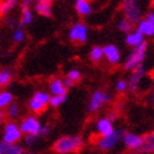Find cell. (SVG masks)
Masks as SVG:
<instances>
[{"label":"cell","instance_id":"obj_1","mask_svg":"<svg viewBox=\"0 0 154 154\" xmlns=\"http://www.w3.org/2000/svg\"><path fill=\"white\" fill-rule=\"evenodd\" d=\"M84 147V142L78 135H65L54 142L51 150L55 154L79 153Z\"/></svg>","mask_w":154,"mask_h":154},{"label":"cell","instance_id":"obj_2","mask_svg":"<svg viewBox=\"0 0 154 154\" xmlns=\"http://www.w3.org/2000/svg\"><path fill=\"white\" fill-rule=\"evenodd\" d=\"M147 48H148V44L145 42H143L140 45H138V47L133 48V50L130 51V54L124 61V64H123L125 70H133L137 66L143 65V61L145 59V54H147Z\"/></svg>","mask_w":154,"mask_h":154},{"label":"cell","instance_id":"obj_3","mask_svg":"<svg viewBox=\"0 0 154 154\" xmlns=\"http://www.w3.org/2000/svg\"><path fill=\"white\" fill-rule=\"evenodd\" d=\"M122 135H123V133L120 130H114L113 134L108 135V137H99L98 134H94L90 138V142L93 143L97 148L105 152V150L113 149L115 145H117V143L119 142Z\"/></svg>","mask_w":154,"mask_h":154},{"label":"cell","instance_id":"obj_4","mask_svg":"<svg viewBox=\"0 0 154 154\" xmlns=\"http://www.w3.org/2000/svg\"><path fill=\"white\" fill-rule=\"evenodd\" d=\"M122 10L124 19L130 23H138L140 19V6L139 0H122Z\"/></svg>","mask_w":154,"mask_h":154},{"label":"cell","instance_id":"obj_5","mask_svg":"<svg viewBox=\"0 0 154 154\" xmlns=\"http://www.w3.org/2000/svg\"><path fill=\"white\" fill-rule=\"evenodd\" d=\"M69 40L74 44H84L88 40V26L84 23H75L69 29Z\"/></svg>","mask_w":154,"mask_h":154},{"label":"cell","instance_id":"obj_6","mask_svg":"<svg viewBox=\"0 0 154 154\" xmlns=\"http://www.w3.org/2000/svg\"><path fill=\"white\" fill-rule=\"evenodd\" d=\"M110 100V95L104 90L98 89L95 90L90 97V100L88 104V112L89 113H95L98 112L103 105H105Z\"/></svg>","mask_w":154,"mask_h":154},{"label":"cell","instance_id":"obj_7","mask_svg":"<svg viewBox=\"0 0 154 154\" xmlns=\"http://www.w3.org/2000/svg\"><path fill=\"white\" fill-rule=\"evenodd\" d=\"M42 128V124L38 120L36 117L34 115H29V117H25L24 119L21 120L20 125H19V129L21 134H32V135H38L39 130ZM39 138V137H38Z\"/></svg>","mask_w":154,"mask_h":154},{"label":"cell","instance_id":"obj_8","mask_svg":"<svg viewBox=\"0 0 154 154\" xmlns=\"http://www.w3.org/2000/svg\"><path fill=\"white\" fill-rule=\"evenodd\" d=\"M20 139H21V132H20L18 124L14 122H8L4 128L3 142L8 143V144H15Z\"/></svg>","mask_w":154,"mask_h":154},{"label":"cell","instance_id":"obj_9","mask_svg":"<svg viewBox=\"0 0 154 154\" xmlns=\"http://www.w3.org/2000/svg\"><path fill=\"white\" fill-rule=\"evenodd\" d=\"M137 29L143 34V36L154 35V11H148L145 17L139 19L137 23Z\"/></svg>","mask_w":154,"mask_h":154},{"label":"cell","instance_id":"obj_10","mask_svg":"<svg viewBox=\"0 0 154 154\" xmlns=\"http://www.w3.org/2000/svg\"><path fill=\"white\" fill-rule=\"evenodd\" d=\"M144 75H145V70H144L143 65L137 66L135 69L132 70V74H130V76H129V80L127 82L128 90L130 91V93H137L138 91L139 85H140V82H142Z\"/></svg>","mask_w":154,"mask_h":154},{"label":"cell","instance_id":"obj_11","mask_svg":"<svg viewBox=\"0 0 154 154\" xmlns=\"http://www.w3.org/2000/svg\"><path fill=\"white\" fill-rule=\"evenodd\" d=\"M103 48V57L106 59V61L112 65L118 64L120 61V50L117 45L114 44H106Z\"/></svg>","mask_w":154,"mask_h":154},{"label":"cell","instance_id":"obj_12","mask_svg":"<svg viewBox=\"0 0 154 154\" xmlns=\"http://www.w3.org/2000/svg\"><path fill=\"white\" fill-rule=\"evenodd\" d=\"M53 4L54 0H35L34 11L44 18H50L53 15Z\"/></svg>","mask_w":154,"mask_h":154},{"label":"cell","instance_id":"obj_13","mask_svg":"<svg viewBox=\"0 0 154 154\" xmlns=\"http://www.w3.org/2000/svg\"><path fill=\"white\" fill-rule=\"evenodd\" d=\"M134 153H139V154H149L154 153V130L152 132L145 133L142 137V144L138 150Z\"/></svg>","mask_w":154,"mask_h":154},{"label":"cell","instance_id":"obj_14","mask_svg":"<svg viewBox=\"0 0 154 154\" xmlns=\"http://www.w3.org/2000/svg\"><path fill=\"white\" fill-rule=\"evenodd\" d=\"M123 142H124V145L128 149H130L132 152H135L139 149L142 144V137L137 135L134 133H130V132H125V133H123Z\"/></svg>","mask_w":154,"mask_h":154},{"label":"cell","instance_id":"obj_15","mask_svg":"<svg viewBox=\"0 0 154 154\" xmlns=\"http://www.w3.org/2000/svg\"><path fill=\"white\" fill-rule=\"evenodd\" d=\"M114 127H113V123L106 119V118H100L97 122V132L99 137H108L113 134L114 132Z\"/></svg>","mask_w":154,"mask_h":154},{"label":"cell","instance_id":"obj_16","mask_svg":"<svg viewBox=\"0 0 154 154\" xmlns=\"http://www.w3.org/2000/svg\"><path fill=\"white\" fill-rule=\"evenodd\" d=\"M49 90L51 95H66L68 93V89L63 84V79L60 78H53L49 82Z\"/></svg>","mask_w":154,"mask_h":154},{"label":"cell","instance_id":"obj_17","mask_svg":"<svg viewBox=\"0 0 154 154\" xmlns=\"http://www.w3.org/2000/svg\"><path fill=\"white\" fill-rule=\"evenodd\" d=\"M143 42H144V36L137 28L133 29L130 33H128L125 36V44L128 47H132V48H135L138 45H140Z\"/></svg>","mask_w":154,"mask_h":154},{"label":"cell","instance_id":"obj_18","mask_svg":"<svg viewBox=\"0 0 154 154\" xmlns=\"http://www.w3.org/2000/svg\"><path fill=\"white\" fill-rule=\"evenodd\" d=\"M74 8H75L76 14H78L79 17H82V18L88 17V15H90L91 11H93L89 0H75Z\"/></svg>","mask_w":154,"mask_h":154},{"label":"cell","instance_id":"obj_19","mask_svg":"<svg viewBox=\"0 0 154 154\" xmlns=\"http://www.w3.org/2000/svg\"><path fill=\"white\" fill-rule=\"evenodd\" d=\"M24 149L17 144H8L5 142L0 143V154H23Z\"/></svg>","mask_w":154,"mask_h":154},{"label":"cell","instance_id":"obj_20","mask_svg":"<svg viewBox=\"0 0 154 154\" xmlns=\"http://www.w3.org/2000/svg\"><path fill=\"white\" fill-rule=\"evenodd\" d=\"M19 4V0H0V17H6L15 6Z\"/></svg>","mask_w":154,"mask_h":154},{"label":"cell","instance_id":"obj_21","mask_svg":"<svg viewBox=\"0 0 154 154\" xmlns=\"http://www.w3.org/2000/svg\"><path fill=\"white\" fill-rule=\"evenodd\" d=\"M47 104H44V103H42V102H39V100H36V99H34V98H32L29 100V103H28V108H29V110L32 112L33 114H35V115H39V114H43L45 110H47Z\"/></svg>","mask_w":154,"mask_h":154},{"label":"cell","instance_id":"obj_22","mask_svg":"<svg viewBox=\"0 0 154 154\" xmlns=\"http://www.w3.org/2000/svg\"><path fill=\"white\" fill-rule=\"evenodd\" d=\"M34 20V13L32 9H24L21 10V14H20V20H19V26L20 29H23L24 26L32 24Z\"/></svg>","mask_w":154,"mask_h":154},{"label":"cell","instance_id":"obj_23","mask_svg":"<svg viewBox=\"0 0 154 154\" xmlns=\"http://www.w3.org/2000/svg\"><path fill=\"white\" fill-rule=\"evenodd\" d=\"M89 59L91 63H94V64L100 63L103 59V48L99 47V45H94L89 51Z\"/></svg>","mask_w":154,"mask_h":154},{"label":"cell","instance_id":"obj_24","mask_svg":"<svg viewBox=\"0 0 154 154\" xmlns=\"http://www.w3.org/2000/svg\"><path fill=\"white\" fill-rule=\"evenodd\" d=\"M13 80V72L10 69H2L0 70V87H8Z\"/></svg>","mask_w":154,"mask_h":154},{"label":"cell","instance_id":"obj_25","mask_svg":"<svg viewBox=\"0 0 154 154\" xmlns=\"http://www.w3.org/2000/svg\"><path fill=\"white\" fill-rule=\"evenodd\" d=\"M13 103V94L8 90H2L0 91V109L8 108Z\"/></svg>","mask_w":154,"mask_h":154},{"label":"cell","instance_id":"obj_26","mask_svg":"<svg viewBox=\"0 0 154 154\" xmlns=\"http://www.w3.org/2000/svg\"><path fill=\"white\" fill-rule=\"evenodd\" d=\"M19 112H20V106L18 103H11L6 109V117L10 118V119H15L19 115Z\"/></svg>","mask_w":154,"mask_h":154},{"label":"cell","instance_id":"obj_27","mask_svg":"<svg viewBox=\"0 0 154 154\" xmlns=\"http://www.w3.org/2000/svg\"><path fill=\"white\" fill-rule=\"evenodd\" d=\"M118 30L122 33H124V34H128L133 30V23H130L127 19H122L118 23Z\"/></svg>","mask_w":154,"mask_h":154},{"label":"cell","instance_id":"obj_28","mask_svg":"<svg viewBox=\"0 0 154 154\" xmlns=\"http://www.w3.org/2000/svg\"><path fill=\"white\" fill-rule=\"evenodd\" d=\"M33 98L36 99V100H39L44 104H47L49 105V100H50V94L47 93V91H35V93L33 94Z\"/></svg>","mask_w":154,"mask_h":154},{"label":"cell","instance_id":"obj_29","mask_svg":"<svg viewBox=\"0 0 154 154\" xmlns=\"http://www.w3.org/2000/svg\"><path fill=\"white\" fill-rule=\"evenodd\" d=\"M66 100V95H50V100L49 105L53 108H58Z\"/></svg>","mask_w":154,"mask_h":154},{"label":"cell","instance_id":"obj_30","mask_svg":"<svg viewBox=\"0 0 154 154\" xmlns=\"http://www.w3.org/2000/svg\"><path fill=\"white\" fill-rule=\"evenodd\" d=\"M25 39V33L24 30L20 29V28H17L15 32L13 33V42L14 43H23Z\"/></svg>","mask_w":154,"mask_h":154},{"label":"cell","instance_id":"obj_31","mask_svg":"<svg viewBox=\"0 0 154 154\" xmlns=\"http://www.w3.org/2000/svg\"><path fill=\"white\" fill-rule=\"evenodd\" d=\"M66 78L70 79L74 83H76L82 79V73L78 70V69H70V70L66 73Z\"/></svg>","mask_w":154,"mask_h":154},{"label":"cell","instance_id":"obj_32","mask_svg":"<svg viewBox=\"0 0 154 154\" xmlns=\"http://www.w3.org/2000/svg\"><path fill=\"white\" fill-rule=\"evenodd\" d=\"M127 89H128L127 80H124V79H119L117 83H115V90H117L118 93H124Z\"/></svg>","mask_w":154,"mask_h":154},{"label":"cell","instance_id":"obj_33","mask_svg":"<svg viewBox=\"0 0 154 154\" xmlns=\"http://www.w3.org/2000/svg\"><path fill=\"white\" fill-rule=\"evenodd\" d=\"M36 140H38V135L28 134V135H25V138H24V143H25L26 145H33Z\"/></svg>","mask_w":154,"mask_h":154},{"label":"cell","instance_id":"obj_34","mask_svg":"<svg viewBox=\"0 0 154 154\" xmlns=\"http://www.w3.org/2000/svg\"><path fill=\"white\" fill-rule=\"evenodd\" d=\"M49 132H50V127L49 125H43L39 130V133H38V137L39 138L40 137H47L49 134Z\"/></svg>","mask_w":154,"mask_h":154},{"label":"cell","instance_id":"obj_35","mask_svg":"<svg viewBox=\"0 0 154 154\" xmlns=\"http://www.w3.org/2000/svg\"><path fill=\"white\" fill-rule=\"evenodd\" d=\"M33 3H34V0H21V4H20L21 10H24V9H32L30 6L33 5Z\"/></svg>","mask_w":154,"mask_h":154},{"label":"cell","instance_id":"obj_36","mask_svg":"<svg viewBox=\"0 0 154 154\" xmlns=\"http://www.w3.org/2000/svg\"><path fill=\"white\" fill-rule=\"evenodd\" d=\"M63 84H64V87H65L66 89H69V88H72V87L74 85V84H75V83H74V82H72L70 79H68V78H66V76H65V78L63 79Z\"/></svg>","mask_w":154,"mask_h":154},{"label":"cell","instance_id":"obj_37","mask_svg":"<svg viewBox=\"0 0 154 154\" xmlns=\"http://www.w3.org/2000/svg\"><path fill=\"white\" fill-rule=\"evenodd\" d=\"M15 23H17V21H15V18H6V19H5V24L9 26V28L14 26Z\"/></svg>","mask_w":154,"mask_h":154},{"label":"cell","instance_id":"obj_38","mask_svg":"<svg viewBox=\"0 0 154 154\" xmlns=\"http://www.w3.org/2000/svg\"><path fill=\"white\" fill-rule=\"evenodd\" d=\"M4 118H5V113H4V110H3V109H0V123H2V122L4 120Z\"/></svg>","mask_w":154,"mask_h":154},{"label":"cell","instance_id":"obj_39","mask_svg":"<svg viewBox=\"0 0 154 154\" xmlns=\"http://www.w3.org/2000/svg\"><path fill=\"white\" fill-rule=\"evenodd\" d=\"M150 100H152V103L154 104V89L152 90V93H150Z\"/></svg>","mask_w":154,"mask_h":154},{"label":"cell","instance_id":"obj_40","mask_svg":"<svg viewBox=\"0 0 154 154\" xmlns=\"http://www.w3.org/2000/svg\"><path fill=\"white\" fill-rule=\"evenodd\" d=\"M150 75H152V78L154 79V69H153V70H152V73H150Z\"/></svg>","mask_w":154,"mask_h":154},{"label":"cell","instance_id":"obj_41","mask_svg":"<svg viewBox=\"0 0 154 154\" xmlns=\"http://www.w3.org/2000/svg\"><path fill=\"white\" fill-rule=\"evenodd\" d=\"M25 154H36V153H33V152H28V153H25Z\"/></svg>","mask_w":154,"mask_h":154},{"label":"cell","instance_id":"obj_42","mask_svg":"<svg viewBox=\"0 0 154 154\" xmlns=\"http://www.w3.org/2000/svg\"><path fill=\"white\" fill-rule=\"evenodd\" d=\"M153 11H154V2H153Z\"/></svg>","mask_w":154,"mask_h":154},{"label":"cell","instance_id":"obj_43","mask_svg":"<svg viewBox=\"0 0 154 154\" xmlns=\"http://www.w3.org/2000/svg\"><path fill=\"white\" fill-rule=\"evenodd\" d=\"M0 40H2V36H0Z\"/></svg>","mask_w":154,"mask_h":154},{"label":"cell","instance_id":"obj_44","mask_svg":"<svg viewBox=\"0 0 154 154\" xmlns=\"http://www.w3.org/2000/svg\"><path fill=\"white\" fill-rule=\"evenodd\" d=\"M152 2H154V0H152Z\"/></svg>","mask_w":154,"mask_h":154}]
</instances>
